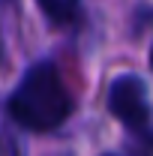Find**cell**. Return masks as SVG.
I'll list each match as a JSON object with an SVG mask.
<instances>
[{"label": "cell", "mask_w": 153, "mask_h": 156, "mask_svg": "<svg viewBox=\"0 0 153 156\" xmlns=\"http://www.w3.org/2000/svg\"><path fill=\"white\" fill-rule=\"evenodd\" d=\"M108 111L126 123V126H144L150 117V105H147V87L144 81L135 75H120L108 90Z\"/></svg>", "instance_id": "2"}, {"label": "cell", "mask_w": 153, "mask_h": 156, "mask_svg": "<svg viewBox=\"0 0 153 156\" xmlns=\"http://www.w3.org/2000/svg\"><path fill=\"white\" fill-rule=\"evenodd\" d=\"M150 66H153V48H150Z\"/></svg>", "instance_id": "4"}, {"label": "cell", "mask_w": 153, "mask_h": 156, "mask_svg": "<svg viewBox=\"0 0 153 156\" xmlns=\"http://www.w3.org/2000/svg\"><path fill=\"white\" fill-rule=\"evenodd\" d=\"M36 3H39V9L51 21H57V24L69 21L75 15V9H78V0H36Z\"/></svg>", "instance_id": "3"}, {"label": "cell", "mask_w": 153, "mask_h": 156, "mask_svg": "<svg viewBox=\"0 0 153 156\" xmlns=\"http://www.w3.org/2000/svg\"><path fill=\"white\" fill-rule=\"evenodd\" d=\"M9 114L30 132H48L72 114V99L51 63H36L21 78L9 96Z\"/></svg>", "instance_id": "1"}]
</instances>
